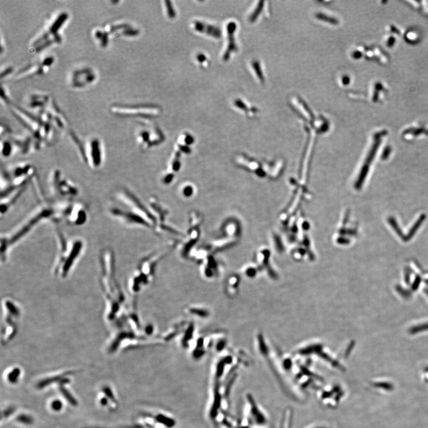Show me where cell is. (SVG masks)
Returning <instances> with one entry per match:
<instances>
[{
  "mask_svg": "<svg viewBox=\"0 0 428 428\" xmlns=\"http://www.w3.org/2000/svg\"><path fill=\"white\" fill-rule=\"evenodd\" d=\"M117 201L121 205H113L109 208V213L119 220L131 225L151 227L154 220L148 214L137 199L128 191L120 190L116 195Z\"/></svg>",
  "mask_w": 428,
  "mask_h": 428,
  "instance_id": "6da1fadb",
  "label": "cell"
},
{
  "mask_svg": "<svg viewBox=\"0 0 428 428\" xmlns=\"http://www.w3.org/2000/svg\"><path fill=\"white\" fill-rule=\"evenodd\" d=\"M51 220L54 221V210L53 206L42 207L24 221V223L19 226L17 229L13 232L8 237L2 238V251L5 253L8 248L18 241L21 239L33 228L40 224L41 221Z\"/></svg>",
  "mask_w": 428,
  "mask_h": 428,
  "instance_id": "7a4b0ae2",
  "label": "cell"
},
{
  "mask_svg": "<svg viewBox=\"0 0 428 428\" xmlns=\"http://www.w3.org/2000/svg\"><path fill=\"white\" fill-rule=\"evenodd\" d=\"M68 18L67 13L62 12L55 19L47 30L39 36L32 43V45L35 47L36 51L44 50L50 45L61 42V37L58 31L63 27L65 22L67 21Z\"/></svg>",
  "mask_w": 428,
  "mask_h": 428,
  "instance_id": "3957f363",
  "label": "cell"
},
{
  "mask_svg": "<svg viewBox=\"0 0 428 428\" xmlns=\"http://www.w3.org/2000/svg\"><path fill=\"white\" fill-rule=\"evenodd\" d=\"M49 185L55 197L70 199L79 195V189L69 180L65 178L61 172L55 169L49 178Z\"/></svg>",
  "mask_w": 428,
  "mask_h": 428,
  "instance_id": "277c9868",
  "label": "cell"
},
{
  "mask_svg": "<svg viewBox=\"0 0 428 428\" xmlns=\"http://www.w3.org/2000/svg\"><path fill=\"white\" fill-rule=\"evenodd\" d=\"M91 169H100L104 161L103 144L100 138L93 137L84 144L83 155L81 158Z\"/></svg>",
  "mask_w": 428,
  "mask_h": 428,
  "instance_id": "5b68a950",
  "label": "cell"
},
{
  "mask_svg": "<svg viewBox=\"0 0 428 428\" xmlns=\"http://www.w3.org/2000/svg\"><path fill=\"white\" fill-rule=\"evenodd\" d=\"M162 133L156 127H151L149 129L140 130L137 136L139 145L143 149H147L151 146L158 145L162 142Z\"/></svg>",
  "mask_w": 428,
  "mask_h": 428,
  "instance_id": "8992f818",
  "label": "cell"
},
{
  "mask_svg": "<svg viewBox=\"0 0 428 428\" xmlns=\"http://www.w3.org/2000/svg\"><path fill=\"white\" fill-rule=\"evenodd\" d=\"M54 63L53 57H47L44 58L38 63L28 65V66L23 68L21 72L18 74V77H29L34 76H39L47 72L48 68Z\"/></svg>",
  "mask_w": 428,
  "mask_h": 428,
  "instance_id": "52a82bcc",
  "label": "cell"
},
{
  "mask_svg": "<svg viewBox=\"0 0 428 428\" xmlns=\"http://www.w3.org/2000/svg\"><path fill=\"white\" fill-rule=\"evenodd\" d=\"M88 218L87 211L79 204H73L67 215L66 220L68 223L74 225H81L86 223Z\"/></svg>",
  "mask_w": 428,
  "mask_h": 428,
  "instance_id": "ba28073f",
  "label": "cell"
},
{
  "mask_svg": "<svg viewBox=\"0 0 428 428\" xmlns=\"http://www.w3.org/2000/svg\"><path fill=\"white\" fill-rule=\"evenodd\" d=\"M96 74L89 68L74 71L72 76V85L75 88L85 87L96 80Z\"/></svg>",
  "mask_w": 428,
  "mask_h": 428,
  "instance_id": "9c48e42d",
  "label": "cell"
},
{
  "mask_svg": "<svg viewBox=\"0 0 428 428\" xmlns=\"http://www.w3.org/2000/svg\"><path fill=\"white\" fill-rule=\"evenodd\" d=\"M181 154V153L175 150L174 152L172 155L171 158L169 160L167 169H166L164 178H163V181L166 184L172 181L176 173L178 172L180 168H181V161H180Z\"/></svg>",
  "mask_w": 428,
  "mask_h": 428,
  "instance_id": "30bf717a",
  "label": "cell"
},
{
  "mask_svg": "<svg viewBox=\"0 0 428 428\" xmlns=\"http://www.w3.org/2000/svg\"><path fill=\"white\" fill-rule=\"evenodd\" d=\"M194 142V139L191 135L188 133L183 134L179 137L177 144L176 145L175 150L182 153H187L191 152V147Z\"/></svg>",
  "mask_w": 428,
  "mask_h": 428,
  "instance_id": "8fae6325",
  "label": "cell"
},
{
  "mask_svg": "<svg viewBox=\"0 0 428 428\" xmlns=\"http://www.w3.org/2000/svg\"><path fill=\"white\" fill-rule=\"evenodd\" d=\"M193 25H194V28L196 30L200 32H204L205 34L211 35L212 37L218 38L221 36L220 29L214 27V26L207 25L201 22H195Z\"/></svg>",
  "mask_w": 428,
  "mask_h": 428,
  "instance_id": "7c38bea8",
  "label": "cell"
},
{
  "mask_svg": "<svg viewBox=\"0 0 428 428\" xmlns=\"http://www.w3.org/2000/svg\"><path fill=\"white\" fill-rule=\"evenodd\" d=\"M235 29H236V28H235L234 23L233 24L232 23V24H230L227 26V32L228 35V38H229V43L228 44L227 49L226 51H225L224 55H223V58L224 60L228 59L231 52L235 51V49L236 48V45H235L233 37Z\"/></svg>",
  "mask_w": 428,
  "mask_h": 428,
  "instance_id": "4fadbf2b",
  "label": "cell"
},
{
  "mask_svg": "<svg viewBox=\"0 0 428 428\" xmlns=\"http://www.w3.org/2000/svg\"><path fill=\"white\" fill-rule=\"evenodd\" d=\"M1 147L2 155L3 158H9L16 152L15 146L11 139H2Z\"/></svg>",
  "mask_w": 428,
  "mask_h": 428,
  "instance_id": "5bb4252c",
  "label": "cell"
},
{
  "mask_svg": "<svg viewBox=\"0 0 428 428\" xmlns=\"http://www.w3.org/2000/svg\"><path fill=\"white\" fill-rule=\"evenodd\" d=\"M218 390V388H217L216 389V391H215L214 403L211 411V416L212 417L216 416L218 408L220 406L221 397L220 393H219Z\"/></svg>",
  "mask_w": 428,
  "mask_h": 428,
  "instance_id": "9a60e30c",
  "label": "cell"
},
{
  "mask_svg": "<svg viewBox=\"0 0 428 428\" xmlns=\"http://www.w3.org/2000/svg\"><path fill=\"white\" fill-rule=\"evenodd\" d=\"M181 191L183 195L186 198L192 197L194 195L195 191L194 186L189 184H185L182 186Z\"/></svg>",
  "mask_w": 428,
  "mask_h": 428,
  "instance_id": "2e32d148",
  "label": "cell"
},
{
  "mask_svg": "<svg viewBox=\"0 0 428 428\" xmlns=\"http://www.w3.org/2000/svg\"><path fill=\"white\" fill-rule=\"evenodd\" d=\"M156 419H157L159 422L169 427L174 426L175 424V421L174 420L170 419V418L164 416V415H158V417H156Z\"/></svg>",
  "mask_w": 428,
  "mask_h": 428,
  "instance_id": "e0dca14e",
  "label": "cell"
},
{
  "mask_svg": "<svg viewBox=\"0 0 428 428\" xmlns=\"http://www.w3.org/2000/svg\"><path fill=\"white\" fill-rule=\"evenodd\" d=\"M13 69L11 67L6 68L5 70L2 71L1 76L2 79L3 77H5L6 76H8V74H11L12 72Z\"/></svg>",
  "mask_w": 428,
  "mask_h": 428,
  "instance_id": "ac0fdd59",
  "label": "cell"
}]
</instances>
